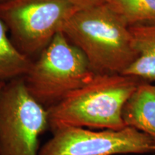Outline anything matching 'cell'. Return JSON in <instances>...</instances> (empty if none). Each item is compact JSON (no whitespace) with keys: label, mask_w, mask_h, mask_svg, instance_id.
I'll use <instances>...</instances> for the list:
<instances>
[{"label":"cell","mask_w":155,"mask_h":155,"mask_svg":"<svg viewBox=\"0 0 155 155\" xmlns=\"http://www.w3.org/2000/svg\"><path fill=\"white\" fill-rule=\"evenodd\" d=\"M68 1H69L75 7H76L78 10L96 7L106 2V0H68Z\"/></svg>","instance_id":"8fae6325"},{"label":"cell","mask_w":155,"mask_h":155,"mask_svg":"<svg viewBox=\"0 0 155 155\" xmlns=\"http://www.w3.org/2000/svg\"><path fill=\"white\" fill-rule=\"evenodd\" d=\"M122 118L126 127L146 134L155 142V85L139 84L126 103Z\"/></svg>","instance_id":"52a82bcc"},{"label":"cell","mask_w":155,"mask_h":155,"mask_svg":"<svg viewBox=\"0 0 155 155\" xmlns=\"http://www.w3.org/2000/svg\"><path fill=\"white\" fill-rule=\"evenodd\" d=\"M7 31L0 19V81L5 83L24 77L33 62L17 49L7 36Z\"/></svg>","instance_id":"9c48e42d"},{"label":"cell","mask_w":155,"mask_h":155,"mask_svg":"<svg viewBox=\"0 0 155 155\" xmlns=\"http://www.w3.org/2000/svg\"><path fill=\"white\" fill-rule=\"evenodd\" d=\"M137 60L122 75L152 83L155 81V23L130 26Z\"/></svg>","instance_id":"ba28073f"},{"label":"cell","mask_w":155,"mask_h":155,"mask_svg":"<svg viewBox=\"0 0 155 155\" xmlns=\"http://www.w3.org/2000/svg\"><path fill=\"white\" fill-rule=\"evenodd\" d=\"M129 26L155 23V0H106Z\"/></svg>","instance_id":"30bf717a"},{"label":"cell","mask_w":155,"mask_h":155,"mask_svg":"<svg viewBox=\"0 0 155 155\" xmlns=\"http://www.w3.org/2000/svg\"><path fill=\"white\" fill-rule=\"evenodd\" d=\"M96 75L83 52L60 31L23 78L30 94L48 109Z\"/></svg>","instance_id":"3957f363"},{"label":"cell","mask_w":155,"mask_h":155,"mask_svg":"<svg viewBox=\"0 0 155 155\" xmlns=\"http://www.w3.org/2000/svg\"><path fill=\"white\" fill-rule=\"evenodd\" d=\"M78 9L68 0H8L0 3V19L12 41L30 57L40 53Z\"/></svg>","instance_id":"5b68a950"},{"label":"cell","mask_w":155,"mask_h":155,"mask_svg":"<svg viewBox=\"0 0 155 155\" xmlns=\"http://www.w3.org/2000/svg\"><path fill=\"white\" fill-rule=\"evenodd\" d=\"M143 82L122 74H96L90 82L48 108L49 129L52 132L65 127L124 129V107Z\"/></svg>","instance_id":"7a4b0ae2"},{"label":"cell","mask_w":155,"mask_h":155,"mask_svg":"<svg viewBox=\"0 0 155 155\" xmlns=\"http://www.w3.org/2000/svg\"><path fill=\"white\" fill-rule=\"evenodd\" d=\"M49 129L45 107L27 88L24 78L0 91V155H38L39 139Z\"/></svg>","instance_id":"277c9868"},{"label":"cell","mask_w":155,"mask_h":155,"mask_svg":"<svg viewBox=\"0 0 155 155\" xmlns=\"http://www.w3.org/2000/svg\"><path fill=\"white\" fill-rule=\"evenodd\" d=\"M6 1H8V0H0V3L4 2H6Z\"/></svg>","instance_id":"4fadbf2b"},{"label":"cell","mask_w":155,"mask_h":155,"mask_svg":"<svg viewBox=\"0 0 155 155\" xmlns=\"http://www.w3.org/2000/svg\"><path fill=\"white\" fill-rule=\"evenodd\" d=\"M61 31L95 74H122L137 58L130 26L107 3L75 12Z\"/></svg>","instance_id":"6da1fadb"},{"label":"cell","mask_w":155,"mask_h":155,"mask_svg":"<svg viewBox=\"0 0 155 155\" xmlns=\"http://www.w3.org/2000/svg\"><path fill=\"white\" fill-rule=\"evenodd\" d=\"M5 83H5V82H2V81H0V91H1V90L2 89L4 86L5 85Z\"/></svg>","instance_id":"7c38bea8"},{"label":"cell","mask_w":155,"mask_h":155,"mask_svg":"<svg viewBox=\"0 0 155 155\" xmlns=\"http://www.w3.org/2000/svg\"><path fill=\"white\" fill-rule=\"evenodd\" d=\"M155 152V142L146 134L126 127L119 130L94 131L82 127H65L39 150L38 155H116Z\"/></svg>","instance_id":"8992f818"}]
</instances>
